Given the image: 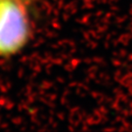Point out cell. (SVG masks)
Here are the masks:
<instances>
[{"mask_svg":"<svg viewBox=\"0 0 132 132\" xmlns=\"http://www.w3.org/2000/svg\"><path fill=\"white\" fill-rule=\"evenodd\" d=\"M22 0H0V56H10L24 47L29 21Z\"/></svg>","mask_w":132,"mask_h":132,"instance_id":"1","label":"cell"},{"mask_svg":"<svg viewBox=\"0 0 132 132\" xmlns=\"http://www.w3.org/2000/svg\"><path fill=\"white\" fill-rule=\"evenodd\" d=\"M22 1H29V0H22Z\"/></svg>","mask_w":132,"mask_h":132,"instance_id":"2","label":"cell"}]
</instances>
